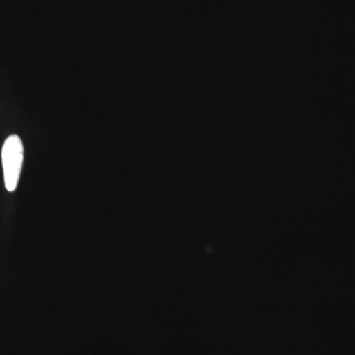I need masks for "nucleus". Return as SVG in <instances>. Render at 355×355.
I'll list each match as a JSON object with an SVG mask.
<instances>
[{
	"mask_svg": "<svg viewBox=\"0 0 355 355\" xmlns=\"http://www.w3.org/2000/svg\"><path fill=\"white\" fill-rule=\"evenodd\" d=\"M1 159L6 190L14 191L19 182L24 159L22 140L18 135H10L6 140L2 147Z\"/></svg>",
	"mask_w": 355,
	"mask_h": 355,
	"instance_id": "f257e3e1",
	"label": "nucleus"
}]
</instances>
